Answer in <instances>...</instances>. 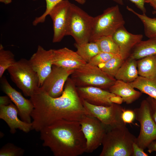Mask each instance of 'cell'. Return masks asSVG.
<instances>
[{"mask_svg": "<svg viewBox=\"0 0 156 156\" xmlns=\"http://www.w3.org/2000/svg\"><path fill=\"white\" fill-rule=\"evenodd\" d=\"M30 99L34 106L31 114L32 129L37 132L58 120L79 121L85 115H90L84 108L76 86L70 77L60 96L51 97L38 87Z\"/></svg>", "mask_w": 156, "mask_h": 156, "instance_id": "cell-1", "label": "cell"}, {"mask_svg": "<svg viewBox=\"0 0 156 156\" xmlns=\"http://www.w3.org/2000/svg\"><path fill=\"white\" fill-rule=\"evenodd\" d=\"M42 146L55 156H78L85 153L86 140L79 121L62 120L42 129Z\"/></svg>", "mask_w": 156, "mask_h": 156, "instance_id": "cell-2", "label": "cell"}, {"mask_svg": "<svg viewBox=\"0 0 156 156\" xmlns=\"http://www.w3.org/2000/svg\"><path fill=\"white\" fill-rule=\"evenodd\" d=\"M136 137L126 124L107 127L100 156H132L133 144Z\"/></svg>", "mask_w": 156, "mask_h": 156, "instance_id": "cell-3", "label": "cell"}, {"mask_svg": "<svg viewBox=\"0 0 156 156\" xmlns=\"http://www.w3.org/2000/svg\"><path fill=\"white\" fill-rule=\"evenodd\" d=\"M93 18L81 8L71 3L66 36H71L78 45L89 42Z\"/></svg>", "mask_w": 156, "mask_h": 156, "instance_id": "cell-4", "label": "cell"}, {"mask_svg": "<svg viewBox=\"0 0 156 156\" xmlns=\"http://www.w3.org/2000/svg\"><path fill=\"white\" fill-rule=\"evenodd\" d=\"M125 23L118 5L107 8L102 14L93 17L89 42L103 36H112Z\"/></svg>", "mask_w": 156, "mask_h": 156, "instance_id": "cell-5", "label": "cell"}, {"mask_svg": "<svg viewBox=\"0 0 156 156\" xmlns=\"http://www.w3.org/2000/svg\"><path fill=\"white\" fill-rule=\"evenodd\" d=\"M71 78L76 87L94 86L105 89L116 79L104 72L98 66L87 63L74 70Z\"/></svg>", "mask_w": 156, "mask_h": 156, "instance_id": "cell-6", "label": "cell"}, {"mask_svg": "<svg viewBox=\"0 0 156 156\" xmlns=\"http://www.w3.org/2000/svg\"><path fill=\"white\" fill-rule=\"evenodd\" d=\"M7 70L12 81L25 96L30 97L39 87L37 74L29 60L21 59Z\"/></svg>", "mask_w": 156, "mask_h": 156, "instance_id": "cell-7", "label": "cell"}, {"mask_svg": "<svg viewBox=\"0 0 156 156\" xmlns=\"http://www.w3.org/2000/svg\"><path fill=\"white\" fill-rule=\"evenodd\" d=\"M135 118L140 124L139 134L135 142L144 150L153 141L156 140V125L152 118L149 102L143 100L140 106L134 110Z\"/></svg>", "mask_w": 156, "mask_h": 156, "instance_id": "cell-8", "label": "cell"}, {"mask_svg": "<svg viewBox=\"0 0 156 156\" xmlns=\"http://www.w3.org/2000/svg\"><path fill=\"white\" fill-rule=\"evenodd\" d=\"M79 122L86 140L85 153H92L102 144L107 127L90 115H85Z\"/></svg>", "mask_w": 156, "mask_h": 156, "instance_id": "cell-9", "label": "cell"}, {"mask_svg": "<svg viewBox=\"0 0 156 156\" xmlns=\"http://www.w3.org/2000/svg\"><path fill=\"white\" fill-rule=\"evenodd\" d=\"M81 99L84 108L88 113L106 126L114 127L125 124L121 118L124 108L120 105L113 103L109 106L96 105Z\"/></svg>", "mask_w": 156, "mask_h": 156, "instance_id": "cell-10", "label": "cell"}, {"mask_svg": "<svg viewBox=\"0 0 156 156\" xmlns=\"http://www.w3.org/2000/svg\"><path fill=\"white\" fill-rule=\"evenodd\" d=\"M74 71L53 65L51 73L40 87L50 96L58 97L62 94L66 81Z\"/></svg>", "mask_w": 156, "mask_h": 156, "instance_id": "cell-11", "label": "cell"}, {"mask_svg": "<svg viewBox=\"0 0 156 156\" xmlns=\"http://www.w3.org/2000/svg\"><path fill=\"white\" fill-rule=\"evenodd\" d=\"M70 3L68 0H63L54 6L49 14L53 22V43L60 42L66 36Z\"/></svg>", "mask_w": 156, "mask_h": 156, "instance_id": "cell-12", "label": "cell"}, {"mask_svg": "<svg viewBox=\"0 0 156 156\" xmlns=\"http://www.w3.org/2000/svg\"><path fill=\"white\" fill-rule=\"evenodd\" d=\"M0 83L3 92L10 97L17 107L21 120L27 123H31V114L34 106L30 99H26L20 92L13 88L5 77L1 78Z\"/></svg>", "mask_w": 156, "mask_h": 156, "instance_id": "cell-13", "label": "cell"}, {"mask_svg": "<svg viewBox=\"0 0 156 156\" xmlns=\"http://www.w3.org/2000/svg\"><path fill=\"white\" fill-rule=\"evenodd\" d=\"M53 49L46 50L38 45L37 50L29 60L38 78L39 87L41 86L46 78L51 73L53 65Z\"/></svg>", "mask_w": 156, "mask_h": 156, "instance_id": "cell-14", "label": "cell"}, {"mask_svg": "<svg viewBox=\"0 0 156 156\" xmlns=\"http://www.w3.org/2000/svg\"><path fill=\"white\" fill-rule=\"evenodd\" d=\"M53 65L75 70L87 63L75 52L66 47L53 49Z\"/></svg>", "mask_w": 156, "mask_h": 156, "instance_id": "cell-15", "label": "cell"}, {"mask_svg": "<svg viewBox=\"0 0 156 156\" xmlns=\"http://www.w3.org/2000/svg\"><path fill=\"white\" fill-rule=\"evenodd\" d=\"M143 37L142 34H135L129 32L124 26L119 28L112 36L119 47L120 55L125 60L129 57L133 49L142 40Z\"/></svg>", "mask_w": 156, "mask_h": 156, "instance_id": "cell-16", "label": "cell"}, {"mask_svg": "<svg viewBox=\"0 0 156 156\" xmlns=\"http://www.w3.org/2000/svg\"><path fill=\"white\" fill-rule=\"evenodd\" d=\"M78 94L81 99L93 105L109 106L113 103L110 98L115 95L105 89L94 86L76 87Z\"/></svg>", "mask_w": 156, "mask_h": 156, "instance_id": "cell-17", "label": "cell"}, {"mask_svg": "<svg viewBox=\"0 0 156 156\" xmlns=\"http://www.w3.org/2000/svg\"><path fill=\"white\" fill-rule=\"evenodd\" d=\"M18 114V110L12 102L8 105L0 106V118L7 123L11 133H15L17 129L26 133L29 132L32 129V122L28 123L20 120Z\"/></svg>", "mask_w": 156, "mask_h": 156, "instance_id": "cell-18", "label": "cell"}, {"mask_svg": "<svg viewBox=\"0 0 156 156\" xmlns=\"http://www.w3.org/2000/svg\"><path fill=\"white\" fill-rule=\"evenodd\" d=\"M129 83L116 80L114 83L109 89V91L114 94L121 97L123 102L130 104L138 99L142 93L135 90Z\"/></svg>", "mask_w": 156, "mask_h": 156, "instance_id": "cell-19", "label": "cell"}, {"mask_svg": "<svg viewBox=\"0 0 156 156\" xmlns=\"http://www.w3.org/2000/svg\"><path fill=\"white\" fill-rule=\"evenodd\" d=\"M139 76L137 60L129 57L124 61L119 68L115 78L130 83L135 81Z\"/></svg>", "mask_w": 156, "mask_h": 156, "instance_id": "cell-20", "label": "cell"}, {"mask_svg": "<svg viewBox=\"0 0 156 156\" xmlns=\"http://www.w3.org/2000/svg\"><path fill=\"white\" fill-rule=\"evenodd\" d=\"M156 54V38L141 41L132 50L129 57L136 60Z\"/></svg>", "mask_w": 156, "mask_h": 156, "instance_id": "cell-21", "label": "cell"}, {"mask_svg": "<svg viewBox=\"0 0 156 156\" xmlns=\"http://www.w3.org/2000/svg\"><path fill=\"white\" fill-rule=\"evenodd\" d=\"M137 65L139 76L147 78L156 76V54L137 60Z\"/></svg>", "mask_w": 156, "mask_h": 156, "instance_id": "cell-22", "label": "cell"}, {"mask_svg": "<svg viewBox=\"0 0 156 156\" xmlns=\"http://www.w3.org/2000/svg\"><path fill=\"white\" fill-rule=\"evenodd\" d=\"M129 83L142 93L156 100V76L147 78L139 76L135 81Z\"/></svg>", "mask_w": 156, "mask_h": 156, "instance_id": "cell-23", "label": "cell"}, {"mask_svg": "<svg viewBox=\"0 0 156 156\" xmlns=\"http://www.w3.org/2000/svg\"><path fill=\"white\" fill-rule=\"evenodd\" d=\"M75 46L77 53L87 63L101 52L98 44L94 42H89L80 45L75 43Z\"/></svg>", "mask_w": 156, "mask_h": 156, "instance_id": "cell-24", "label": "cell"}, {"mask_svg": "<svg viewBox=\"0 0 156 156\" xmlns=\"http://www.w3.org/2000/svg\"><path fill=\"white\" fill-rule=\"evenodd\" d=\"M129 11L136 16L143 23L145 35L149 38H156V18H151L147 16L146 14L138 13L131 8L127 6Z\"/></svg>", "mask_w": 156, "mask_h": 156, "instance_id": "cell-25", "label": "cell"}, {"mask_svg": "<svg viewBox=\"0 0 156 156\" xmlns=\"http://www.w3.org/2000/svg\"><path fill=\"white\" fill-rule=\"evenodd\" d=\"M124 61L120 55H116L106 62L100 64L98 66L108 76L115 78Z\"/></svg>", "mask_w": 156, "mask_h": 156, "instance_id": "cell-26", "label": "cell"}, {"mask_svg": "<svg viewBox=\"0 0 156 156\" xmlns=\"http://www.w3.org/2000/svg\"><path fill=\"white\" fill-rule=\"evenodd\" d=\"M94 42L97 44L101 52L120 55L119 47L113 39L112 36H103Z\"/></svg>", "mask_w": 156, "mask_h": 156, "instance_id": "cell-27", "label": "cell"}, {"mask_svg": "<svg viewBox=\"0 0 156 156\" xmlns=\"http://www.w3.org/2000/svg\"><path fill=\"white\" fill-rule=\"evenodd\" d=\"M14 55L10 51L5 50L2 44L0 45V78L6 70L16 62Z\"/></svg>", "mask_w": 156, "mask_h": 156, "instance_id": "cell-28", "label": "cell"}, {"mask_svg": "<svg viewBox=\"0 0 156 156\" xmlns=\"http://www.w3.org/2000/svg\"><path fill=\"white\" fill-rule=\"evenodd\" d=\"M46 3V8L45 12L41 16L36 17L33 22V25L36 26L38 24L45 22L46 17L48 15L51 9L56 5L64 0H45ZM79 4L83 5L86 1V0H74Z\"/></svg>", "mask_w": 156, "mask_h": 156, "instance_id": "cell-29", "label": "cell"}, {"mask_svg": "<svg viewBox=\"0 0 156 156\" xmlns=\"http://www.w3.org/2000/svg\"><path fill=\"white\" fill-rule=\"evenodd\" d=\"M24 152L23 149L13 143H8L1 148L0 156H22Z\"/></svg>", "mask_w": 156, "mask_h": 156, "instance_id": "cell-30", "label": "cell"}, {"mask_svg": "<svg viewBox=\"0 0 156 156\" xmlns=\"http://www.w3.org/2000/svg\"><path fill=\"white\" fill-rule=\"evenodd\" d=\"M116 55H117L101 52L94 57L88 63L94 66H98L100 64L106 62Z\"/></svg>", "mask_w": 156, "mask_h": 156, "instance_id": "cell-31", "label": "cell"}, {"mask_svg": "<svg viewBox=\"0 0 156 156\" xmlns=\"http://www.w3.org/2000/svg\"><path fill=\"white\" fill-rule=\"evenodd\" d=\"M121 118L125 123H131L135 118L134 112L131 110L124 109L122 114Z\"/></svg>", "mask_w": 156, "mask_h": 156, "instance_id": "cell-32", "label": "cell"}, {"mask_svg": "<svg viewBox=\"0 0 156 156\" xmlns=\"http://www.w3.org/2000/svg\"><path fill=\"white\" fill-rule=\"evenodd\" d=\"M117 3L122 5L123 4V0H111ZM134 3L136 6L140 10L143 14H146V10L144 7L145 0H129Z\"/></svg>", "mask_w": 156, "mask_h": 156, "instance_id": "cell-33", "label": "cell"}, {"mask_svg": "<svg viewBox=\"0 0 156 156\" xmlns=\"http://www.w3.org/2000/svg\"><path fill=\"white\" fill-rule=\"evenodd\" d=\"M148 154L145 152L144 149L140 147L135 142L133 144L132 156H148Z\"/></svg>", "mask_w": 156, "mask_h": 156, "instance_id": "cell-34", "label": "cell"}, {"mask_svg": "<svg viewBox=\"0 0 156 156\" xmlns=\"http://www.w3.org/2000/svg\"><path fill=\"white\" fill-rule=\"evenodd\" d=\"M147 99L150 103L151 112L152 118L156 125V104L153 101V98L149 96Z\"/></svg>", "mask_w": 156, "mask_h": 156, "instance_id": "cell-35", "label": "cell"}, {"mask_svg": "<svg viewBox=\"0 0 156 156\" xmlns=\"http://www.w3.org/2000/svg\"><path fill=\"white\" fill-rule=\"evenodd\" d=\"M12 102L11 99L7 95L0 97V106L8 105Z\"/></svg>", "mask_w": 156, "mask_h": 156, "instance_id": "cell-36", "label": "cell"}, {"mask_svg": "<svg viewBox=\"0 0 156 156\" xmlns=\"http://www.w3.org/2000/svg\"><path fill=\"white\" fill-rule=\"evenodd\" d=\"M110 100L112 103L118 105L121 104L123 102V100L121 97L116 95L112 96Z\"/></svg>", "mask_w": 156, "mask_h": 156, "instance_id": "cell-37", "label": "cell"}, {"mask_svg": "<svg viewBox=\"0 0 156 156\" xmlns=\"http://www.w3.org/2000/svg\"><path fill=\"white\" fill-rule=\"evenodd\" d=\"M147 151L149 153H151L154 151H156V140L152 142L147 147Z\"/></svg>", "mask_w": 156, "mask_h": 156, "instance_id": "cell-38", "label": "cell"}, {"mask_svg": "<svg viewBox=\"0 0 156 156\" xmlns=\"http://www.w3.org/2000/svg\"><path fill=\"white\" fill-rule=\"evenodd\" d=\"M145 2L149 3L156 11V0H145Z\"/></svg>", "mask_w": 156, "mask_h": 156, "instance_id": "cell-39", "label": "cell"}, {"mask_svg": "<svg viewBox=\"0 0 156 156\" xmlns=\"http://www.w3.org/2000/svg\"><path fill=\"white\" fill-rule=\"evenodd\" d=\"M0 1L5 4H8L11 3L12 0H0Z\"/></svg>", "mask_w": 156, "mask_h": 156, "instance_id": "cell-40", "label": "cell"}, {"mask_svg": "<svg viewBox=\"0 0 156 156\" xmlns=\"http://www.w3.org/2000/svg\"><path fill=\"white\" fill-rule=\"evenodd\" d=\"M153 99V100L154 102L155 103V104H156V100Z\"/></svg>", "mask_w": 156, "mask_h": 156, "instance_id": "cell-41", "label": "cell"}, {"mask_svg": "<svg viewBox=\"0 0 156 156\" xmlns=\"http://www.w3.org/2000/svg\"><path fill=\"white\" fill-rule=\"evenodd\" d=\"M153 13L154 14H156V11L154 10L153 12Z\"/></svg>", "mask_w": 156, "mask_h": 156, "instance_id": "cell-42", "label": "cell"}]
</instances>
